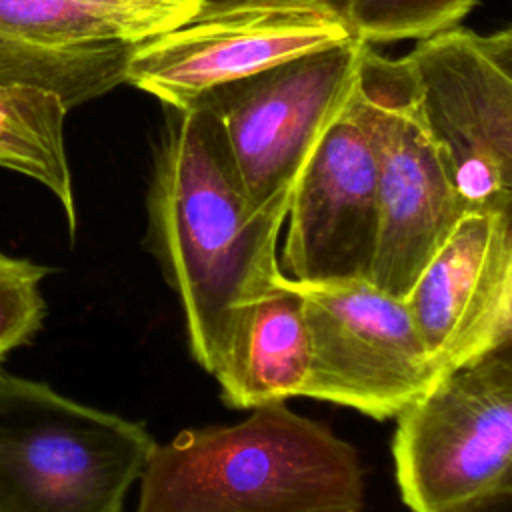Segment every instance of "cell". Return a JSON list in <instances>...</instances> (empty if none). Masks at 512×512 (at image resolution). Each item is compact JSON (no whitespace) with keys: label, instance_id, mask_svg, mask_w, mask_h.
I'll return each mask as SVG.
<instances>
[{"label":"cell","instance_id":"30bf717a","mask_svg":"<svg viewBox=\"0 0 512 512\" xmlns=\"http://www.w3.org/2000/svg\"><path fill=\"white\" fill-rule=\"evenodd\" d=\"M196 10L162 0H0V86H34L70 110L124 82L132 48Z\"/></svg>","mask_w":512,"mask_h":512},{"label":"cell","instance_id":"d6986e66","mask_svg":"<svg viewBox=\"0 0 512 512\" xmlns=\"http://www.w3.org/2000/svg\"><path fill=\"white\" fill-rule=\"evenodd\" d=\"M162 2H170V4H180V6H186V8H192V10H198L202 6L204 0H162Z\"/></svg>","mask_w":512,"mask_h":512},{"label":"cell","instance_id":"8fae6325","mask_svg":"<svg viewBox=\"0 0 512 512\" xmlns=\"http://www.w3.org/2000/svg\"><path fill=\"white\" fill-rule=\"evenodd\" d=\"M286 220L280 264L288 278H368L378 226V178L374 148L352 92L310 154Z\"/></svg>","mask_w":512,"mask_h":512},{"label":"cell","instance_id":"ac0fdd59","mask_svg":"<svg viewBox=\"0 0 512 512\" xmlns=\"http://www.w3.org/2000/svg\"><path fill=\"white\" fill-rule=\"evenodd\" d=\"M240 2H252V0H204V2H202V6H204V8H216V6L240 4ZM314 2H322V4H326V6L334 8L336 12H340V14L344 16V4H346V0H314ZM202 6H200V8H202Z\"/></svg>","mask_w":512,"mask_h":512},{"label":"cell","instance_id":"7c38bea8","mask_svg":"<svg viewBox=\"0 0 512 512\" xmlns=\"http://www.w3.org/2000/svg\"><path fill=\"white\" fill-rule=\"evenodd\" d=\"M444 376L512 342V212H466L404 298Z\"/></svg>","mask_w":512,"mask_h":512},{"label":"cell","instance_id":"3957f363","mask_svg":"<svg viewBox=\"0 0 512 512\" xmlns=\"http://www.w3.org/2000/svg\"><path fill=\"white\" fill-rule=\"evenodd\" d=\"M154 446L142 422L0 370V512H122Z\"/></svg>","mask_w":512,"mask_h":512},{"label":"cell","instance_id":"9c48e42d","mask_svg":"<svg viewBox=\"0 0 512 512\" xmlns=\"http://www.w3.org/2000/svg\"><path fill=\"white\" fill-rule=\"evenodd\" d=\"M292 282L304 302L310 338L302 396L386 420L442 378L404 298L366 278Z\"/></svg>","mask_w":512,"mask_h":512},{"label":"cell","instance_id":"ba28073f","mask_svg":"<svg viewBox=\"0 0 512 512\" xmlns=\"http://www.w3.org/2000/svg\"><path fill=\"white\" fill-rule=\"evenodd\" d=\"M346 18L314 0H252L198 8L132 48L124 82L172 110L286 60L354 40Z\"/></svg>","mask_w":512,"mask_h":512},{"label":"cell","instance_id":"8992f818","mask_svg":"<svg viewBox=\"0 0 512 512\" xmlns=\"http://www.w3.org/2000/svg\"><path fill=\"white\" fill-rule=\"evenodd\" d=\"M406 60L464 214L512 212V32L454 26Z\"/></svg>","mask_w":512,"mask_h":512},{"label":"cell","instance_id":"7a4b0ae2","mask_svg":"<svg viewBox=\"0 0 512 512\" xmlns=\"http://www.w3.org/2000/svg\"><path fill=\"white\" fill-rule=\"evenodd\" d=\"M362 504L354 446L276 402L156 444L136 512H360Z\"/></svg>","mask_w":512,"mask_h":512},{"label":"cell","instance_id":"9a60e30c","mask_svg":"<svg viewBox=\"0 0 512 512\" xmlns=\"http://www.w3.org/2000/svg\"><path fill=\"white\" fill-rule=\"evenodd\" d=\"M476 0H346L344 18L366 44L424 40L458 26Z\"/></svg>","mask_w":512,"mask_h":512},{"label":"cell","instance_id":"52a82bcc","mask_svg":"<svg viewBox=\"0 0 512 512\" xmlns=\"http://www.w3.org/2000/svg\"><path fill=\"white\" fill-rule=\"evenodd\" d=\"M366 46L354 38L316 50L198 100L216 114L252 208L292 200L310 154L354 88Z\"/></svg>","mask_w":512,"mask_h":512},{"label":"cell","instance_id":"2e32d148","mask_svg":"<svg viewBox=\"0 0 512 512\" xmlns=\"http://www.w3.org/2000/svg\"><path fill=\"white\" fill-rule=\"evenodd\" d=\"M52 268L0 252V360L40 330L46 302L42 280Z\"/></svg>","mask_w":512,"mask_h":512},{"label":"cell","instance_id":"e0dca14e","mask_svg":"<svg viewBox=\"0 0 512 512\" xmlns=\"http://www.w3.org/2000/svg\"><path fill=\"white\" fill-rule=\"evenodd\" d=\"M454 512H512V482L462 504Z\"/></svg>","mask_w":512,"mask_h":512},{"label":"cell","instance_id":"5bb4252c","mask_svg":"<svg viewBox=\"0 0 512 512\" xmlns=\"http://www.w3.org/2000/svg\"><path fill=\"white\" fill-rule=\"evenodd\" d=\"M62 100L34 86H0V166L44 184L62 204L76 232L72 178L64 148Z\"/></svg>","mask_w":512,"mask_h":512},{"label":"cell","instance_id":"6da1fadb","mask_svg":"<svg viewBox=\"0 0 512 512\" xmlns=\"http://www.w3.org/2000/svg\"><path fill=\"white\" fill-rule=\"evenodd\" d=\"M288 208L250 206L206 104L172 110L146 196V248L182 304L194 360L210 374L242 312L284 278L278 238Z\"/></svg>","mask_w":512,"mask_h":512},{"label":"cell","instance_id":"277c9868","mask_svg":"<svg viewBox=\"0 0 512 512\" xmlns=\"http://www.w3.org/2000/svg\"><path fill=\"white\" fill-rule=\"evenodd\" d=\"M352 100L370 136L378 178V226L368 282L406 298L464 210L422 118L412 68L364 48Z\"/></svg>","mask_w":512,"mask_h":512},{"label":"cell","instance_id":"5b68a950","mask_svg":"<svg viewBox=\"0 0 512 512\" xmlns=\"http://www.w3.org/2000/svg\"><path fill=\"white\" fill-rule=\"evenodd\" d=\"M392 460L410 512H454L512 482V342L450 370L400 410Z\"/></svg>","mask_w":512,"mask_h":512},{"label":"cell","instance_id":"4fadbf2b","mask_svg":"<svg viewBox=\"0 0 512 512\" xmlns=\"http://www.w3.org/2000/svg\"><path fill=\"white\" fill-rule=\"evenodd\" d=\"M308 366L304 302L284 274L276 288L242 312L212 376L230 408L254 410L302 396Z\"/></svg>","mask_w":512,"mask_h":512}]
</instances>
